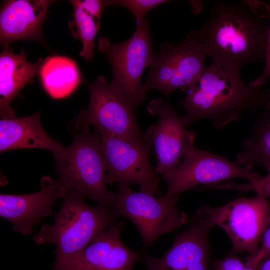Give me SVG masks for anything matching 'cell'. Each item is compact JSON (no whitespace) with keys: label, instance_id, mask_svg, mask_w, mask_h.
<instances>
[{"label":"cell","instance_id":"obj_1","mask_svg":"<svg viewBox=\"0 0 270 270\" xmlns=\"http://www.w3.org/2000/svg\"><path fill=\"white\" fill-rule=\"evenodd\" d=\"M268 30V26L246 1L236 4L216 1L200 28L188 34L214 64L239 72L264 60Z\"/></svg>","mask_w":270,"mask_h":270},{"label":"cell","instance_id":"obj_2","mask_svg":"<svg viewBox=\"0 0 270 270\" xmlns=\"http://www.w3.org/2000/svg\"><path fill=\"white\" fill-rule=\"evenodd\" d=\"M270 102V89L246 84L239 72L214 63L206 68L196 86L182 100L186 126L201 118L222 128L238 120L246 110L264 108Z\"/></svg>","mask_w":270,"mask_h":270},{"label":"cell","instance_id":"obj_3","mask_svg":"<svg viewBox=\"0 0 270 270\" xmlns=\"http://www.w3.org/2000/svg\"><path fill=\"white\" fill-rule=\"evenodd\" d=\"M84 198L75 190H66L54 223L42 225L33 238L38 244L56 246L52 268L61 266L76 256L96 236L115 222L118 216L114 208L90 206Z\"/></svg>","mask_w":270,"mask_h":270},{"label":"cell","instance_id":"obj_4","mask_svg":"<svg viewBox=\"0 0 270 270\" xmlns=\"http://www.w3.org/2000/svg\"><path fill=\"white\" fill-rule=\"evenodd\" d=\"M80 130L70 146L54 154L59 180L66 190H75L100 205L114 208L116 194L106 186L99 134L96 130L90 132V128Z\"/></svg>","mask_w":270,"mask_h":270},{"label":"cell","instance_id":"obj_5","mask_svg":"<svg viewBox=\"0 0 270 270\" xmlns=\"http://www.w3.org/2000/svg\"><path fill=\"white\" fill-rule=\"evenodd\" d=\"M270 206L260 194L252 198L242 197L219 207L204 206L196 213L205 216L211 224L226 233L232 244L231 254L248 252L254 256L267 226Z\"/></svg>","mask_w":270,"mask_h":270},{"label":"cell","instance_id":"obj_6","mask_svg":"<svg viewBox=\"0 0 270 270\" xmlns=\"http://www.w3.org/2000/svg\"><path fill=\"white\" fill-rule=\"evenodd\" d=\"M118 186L114 208L118 216H124L134 224L145 246L188 222L186 214L176 205L178 196L164 194L158 198L153 194L134 191L128 184Z\"/></svg>","mask_w":270,"mask_h":270},{"label":"cell","instance_id":"obj_7","mask_svg":"<svg viewBox=\"0 0 270 270\" xmlns=\"http://www.w3.org/2000/svg\"><path fill=\"white\" fill-rule=\"evenodd\" d=\"M195 134L190 131L182 162L163 174L167 184L165 194L168 197L179 196L186 190L199 184L216 183L242 178L252 182L261 176L248 167L241 166L219 154L198 148Z\"/></svg>","mask_w":270,"mask_h":270},{"label":"cell","instance_id":"obj_8","mask_svg":"<svg viewBox=\"0 0 270 270\" xmlns=\"http://www.w3.org/2000/svg\"><path fill=\"white\" fill-rule=\"evenodd\" d=\"M98 49L106 54L110 63L112 82L122 90L136 110L146 97L142 90V76L155 55L148 21L137 24L133 35L121 43L112 44L106 37L100 36Z\"/></svg>","mask_w":270,"mask_h":270},{"label":"cell","instance_id":"obj_9","mask_svg":"<svg viewBox=\"0 0 270 270\" xmlns=\"http://www.w3.org/2000/svg\"><path fill=\"white\" fill-rule=\"evenodd\" d=\"M98 132L100 152L106 168V184H136L141 191L153 194L160 193L159 177L149 158L152 146L150 142L144 138H124Z\"/></svg>","mask_w":270,"mask_h":270},{"label":"cell","instance_id":"obj_10","mask_svg":"<svg viewBox=\"0 0 270 270\" xmlns=\"http://www.w3.org/2000/svg\"><path fill=\"white\" fill-rule=\"evenodd\" d=\"M90 102L80 112L76 128H90L118 136L142 139L144 134L137 124L136 111L116 84L108 83L103 76L88 84Z\"/></svg>","mask_w":270,"mask_h":270},{"label":"cell","instance_id":"obj_11","mask_svg":"<svg viewBox=\"0 0 270 270\" xmlns=\"http://www.w3.org/2000/svg\"><path fill=\"white\" fill-rule=\"evenodd\" d=\"M146 108L150 114L158 116V122L149 127L144 139L154 148L156 172L164 174L180 164L190 131L186 130L182 118L163 100H152Z\"/></svg>","mask_w":270,"mask_h":270},{"label":"cell","instance_id":"obj_12","mask_svg":"<svg viewBox=\"0 0 270 270\" xmlns=\"http://www.w3.org/2000/svg\"><path fill=\"white\" fill-rule=\"evenodd\" d=\"M212 227L204 216L196 213L189 228L178 234L162 256H144L147 270H208V234Z\"/></svg>","mask_w":270,"mask_h":270},{"label":"cell","instance_id":"obj_13","mask_svg":"<svg viewBox=\"0 0 270 270\" xmlns=\"http://www.w3.org/2000/svg\"><path fill=\"white\" fill-rule=\"evenodd\" d=\"M40 184L42 189L32 194H0V216L12 224L14 230L24 236L30 234L44 218L53 215L52 205L66 194L59 180L44 177Z\"/></svg>","mask_w":270,"mask_h":270},{"label":"cell","instance_id":"obj_14","mask_svg":"<svg viewBox=\"0 0 270 270\" xmlns=\"http://www.w3.org/2000/svg\"><path fill=\"white\" fill-rule=\"evenodd\" d=\"M123 226L122 222H114L70 262L50 270H133L141 255L122 242Z\"/></svg>","mask_w":270,"mask_h":270},{"label":"cell","instance_id":"obj_15","mask_svg":"<svg viewBox=\"0 0 270 270\" xmlns=\"http://www.w3.org/2000/svg\"><path fill=\"white\" fill-rule=\"evenodd\" d=\"M52 2L49 0H10L3 2L0 12V42L8 48L13 41L43 40L42 26Z\"/></svg>","mask_w":270,"mask_h":270},{"label":"cell","instance_id":"obj_16","mask_svg":"<svg viewBox=\"0 0 270 270\" xmlns=\"http://www.w3.org/2000/svg\"><path fill=\"white\" fill-rule=\"evenodd\" d=\"M40 112L30 116L0 120V152L20 148H43L56 153L63 146L43 128Z\"/></svg>","mask_w":270,"mask_h":270},{"label":"cell","instance_id":"obj_17","mask_svg":"<svg viewBox=\"0 0 270 270\" xmlns=\"http://www.w3.org/2000/svg\"><path fill=\"white\" fill-rule=\"evenodd\" d=\"M44 60L32 63L27 60L23 50L16 54L4 49L0 54V114L2 118L15 117L10 104L20 90L34 80Z\"/></svg>","mask_w":270,"mask_h":270},{"label":"cell","instance_id":"obj_18","mask_svg":"<svg viewBox=\"0 0 270 270\" xmlns=\"http://www.w3.org/2000/svg\"><path fill=\"white\" fill-rule=\"evenodd\" d=\"M39 74L44 89L56 99L70 94L82 82L76 62L64 56H51L44 60Z\"/></svg>","mask_w":270,"mask_h":270},{"label":"cell","instance_id":"obj_19","mask_svg":"<svg viewBox=\"0 0 270 270\" xmlns=\"http://www.w3.org/2000/svg\"><path fill=\"white\" fill-rule=\"evenodd\" d=\"M206 56L188 34L185 39L178 44L174 70L165 94L176 90L186 92L193 90L206 68Z\"/></svg>","mask_w":270,"mask_h":270},{"label":"cell","instance_id":"obj_20","mask_svg":"<svg viewBox=\"0 0 270 270\" xmlns=\"http://www.w3.org/2000/svg\"><path fill=\"white\" fill-rule=\"evenodd\" d=\"M254 124L250 136L244 140L242 150L236 156V163L252 169L264 168L270 173V102Z\"/></svg>","mask_w":270,"mask_h":270},{"label":"cell","instance_id":"obj_21","mask_svg":"<svg viewBox=\"0 0 270 270\" xmlns=\"http://www.w3.org/2000/svg\"><path fill=\"white\" fill-rule=\"evenodd\" d=\"M178 54V44L163 43L150 65L146 80L142 85L144 94L152 89L166 92L172 78Z\"/></svg>","mask_w":270,"mask_h":270},{"label":"cell","instance_id":"obj_22","mask_svg":"<svg viewBox=\"0 0 270 270\" xmlns=\"http://www.w3.org/2000/svg\"><path fill=\"white\" fill-rule=\"evenodd\" d=\"M73 10V20L69 22V26L73 36L81 40L82 47L80 56L88 60L94 56V40L100 26V19L83 8L78 0H70Z\"/></svg>","mask_w":270,"mask_h":270},{"label":"cell","instance_id":"obj_23","mask_svg":"<svg viewBox=\"0 0 270 270\" xmlns=\"http://www.w3.org/2000/svg\"><path fill=\"white\" fill-rule=\"evenodd\" d=\"M109 4L120 6L128 10L134 16L137 24L144 22L146 14L152 8L166 2V0H111Z\"/></svg>","mask_w":270,"mask_h":270},{"label":"cell","instance_id":"obj_24","mask_svg":"<svg viewBox=\"0 0 270 270\" xmlns=\"http://www.w3.org/2000/svg\"><path fill=\"white\" fill-rule=\"evenodd\" d=\"M226 188L242 192L254 191L257 194L262 195L266 198H270V173L246 184H228Z\"/></svg>","mask_w":270,"mask_h":270},{"label":"cell","instance_id":"obj_25","mask_svg":"<svg viewBox=\"0 0 270 270\" xmlns=\"http://www.w3.org/2000/svg\"><path fill=\"white\" fill-rule=\"evenodd\" d=\"M262 244L258 252L254 256H248L246 264L256 268L259 263L264 259L270 256V211L267 226L261 239Z\"/></svg>","mask_w":270,"mask_h":270},{"label":"cell","instance_id":"obj_26","mask_svg":"<svg viewBox=\"0 0 270 270\" xmlns=\"http://www.w3.org/2000/svg\"><path fill=\"white\" fill-rule=\"evenodd\" d=\"M212 267L214 270H256L247 266L240 258L231 253L223 259L214 260Z\"/></svg>","mask_w":270,"mask_h":270},{"label":"cell","instance_id":"obj_27","mask_svg":"<svg viewBox=\"0 0 270 270\" xmlns=\"http://www.w3.org/2000/svg\"><path fill=\"white\" fill-rule=\"evenodd\" d=\"M264 60L265 64L262 72L257 78L248 83L250 85L261 88L266 82L270 76V20L268 25Z\"/></svg>","mask_w":270,"mask_h":270},{"label":"cell","instance_id":"obj_28","mask_svg":"<svg viewBox=\"0 0 270 270\" xmlns=\"http://www.w3.org/2000/svg\"><path fill=\"white\" fill-rule=\"evenodd\" d=\"M78 2L86 11L98 18H100L104 8L108 5V0H78Z\"/></svg>","mask_w":270,"mask_h":270},{"label":"cell","instance_id":"obj_29","mask_svg":"<svg viewBox=\"0 0 270 270\" xmlns=\"http://www.w3.org/2000/svg\"><path fill=\"white\" fill-rule=\"evenodd\" d=\"M256 270H270V256L262 260L258 264Z\"/></svg>","mask_w":270,"mask_h":270},{"label":"cell","instance_id":"obj_30","mask_svg":"<svg viewBox=\"0 0 270 270\" xmlns=\"http://www.w3.org/2000/svg\"><path fill=\"white\" fill-rule=\"evenodd\" d=\"M268 80H270V76H269Z\"/></svg>","mask_w":270,"mask_h":270}]
</instances>
